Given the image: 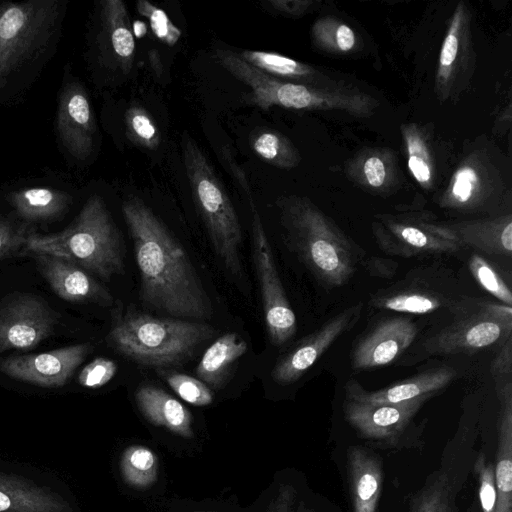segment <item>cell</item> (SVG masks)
Masks as SVG:
<instances>
[{"instance_id": "obj_39", "label": "cell", "mask_w": 512, "mask_h": 512, "mask_svg": "<svg viewBox=\"0 0 512 512\" xmlns=\"http://www.w3.org/2000/svg\"><path fill=\"white\" fill-rule=\"evenodd\" d=\"M162 378L184 401L195 406H207L214 400L213 391L198 378L176 372H163Z\"/></svg>"}, {"instance_id": "obj_26", "label": "cell", "mask_w": 512, "mask_h": 512, "mask_svg": "<svg viewBox=\"0 0 512 512\" xmlns=\"http://www.w3.org/2000/svg\"><path fill=\"white\" fill-rule=\"evenodd\" d=\"M135 401L142 415L153 425L185 438L193 437L190 411L163 389L141 385L135 392Z\"/></svg>"}, {"instance_id": "obj_6", "label": "cell", "mask_w": 512, "mask_h": 512, "mask_svg": "<svg viewBox=\"0 0 512 512\" xmlns=\"http://www.w3.org/2000/svg\"><path fill=\"white\" fill-rule=\"evenodd\" d=\"M214 58L227 72L250 87L247 103L268 110L279 106L294 110H339L353 114L359 104L356 91L348 86L316 87L281 81L244 61L238 53L214 50Z\"/></svg>"}, {"instance_id": "obj_9", "label": "cell", "mask_w": 512, "mask_h": 512, "mask_svg": "<svg viewBox=\"0 0 512 512\" xmlns=\"http://www.w3.org/2000/svg\"><path fill=\"white\" fill-rule=\"evenodd\" d=\"M59 16L56 0L0 5V88L12 73L45 48Z\"/></svg>"}, {"instance_id": "obj_36", "label": "cell", "mask_w": 512, "mask_h": 512, "mask_svg": "<svg viewBox=\"0 0 512 512\" xmlns=\"http://www.w3.org/2000/svg\"><path fill=\"white\" fill-rule=\"evenodd\" d=\"M120 470L128 485L137 489L149 488L157 480V456L146 446L131 445L121 455Z\"/></svg>"}, {"instance_id": "obj_46", "label": "cell", "mask_w": 512, "mask_h": 512, "mask_svg": "<svg viewBox=\"0 0 512 512\" xmlns=\"http://www.w3.org/2000/svg\"><path fill=\"white\" fill-rule=\"evenodd\" d=\"M361 265L374 277L392 279L399 268L397 261L380 256H371L364 259Z\"/></svg>"}, {"instance_id": "obj_7", "label": "cell", "mask_w": 512, "mask_h": 512, "mask_svg": "<svg viewBox=\"0 0 512 512\" xmlns=\"http://www.w3.org/2000/svg\"><path fill=\"white\" fill-rule=\"evenodd\" d=\"M449 315L450 321L427 335L410 358L474 353L512 336L511 306L469 295Z\"/></svg>"}, {"instance_id": "obj_44", "label": "cell", "mask_w": 512, "mask_h": 512, "mask_svg": "<svg viewBox=\"0 0 512 512\" xmlns=\"http://www.w3.org/2000/svg\"><path fill=\"white\" fill-rule=\"evenodd\" d=\"M495 388L512 382V336L499 346L490 366Z\"/></svg>"}, {"instance_id": "obj_45", "label": "cell", "mask_w": 512, "mask_h": 512, "mask_svg": "<svg viewBox=\"0 0 512 512\" xmlns=\"http://www.w3.org/2000/svg\"><path fill=\"white\" fill-rule=\"evenodd\" d=\"M317 2L312 0H269L267 5L270 9L288 16L302 17L313 10Z\"/></svg>"}, {"instance_id": "obj_30", "label": "cell", "mask_w": 512, "mask_h": 512, "mask_svg": "<svg viewBox=\"0 0 512 512\" xmlns=\"http://www.w3.org/2000/svg\"><path fill=\"white\" fill-rule=\"evenodd\" d=\"M8 199L16 213L22 219L30 222H47L58 219L68 211L72 201L67 193L46 187L14 191Z\"/></svg>"}, {"instance_id": "obj_43", "label": "cell", "mask_w": 512, "mask_h": 512, "mask_svg": "<svg viewBox=\"0 0 512 512\" xmlns=\"http://www.w3.org/2000/svg\"><path fill=\"white\" fill-rule=\"evenodd\" d=\"M28 234L25 226L0 216V259L23 247Z\"/></svg>"}, {"instance_id": "obj_20", "label": "cell", "mask_w": 512, "mask_h": 512, "mask_svg": "<svg viewBox=\"0 0 512 512\" xmlns=\"http://www.w3.org/2000/svg\"><path fill=\"white\" fill-rule=\"evenodd\" d=\"M56 122L58 135L67 151L78 160L89 157L96 125L86 91L78 82H71L62 89Z\"/></svg>"}, {"instance_id": "obj_12", "label": "cell", "mask_w": 512, "mask_h": 512, "mask_svg": "<svg viewBox=\"0 0 512 512\" xmlns=\"http://www.w3.org/2000/svg\"><path fill=\"white\" fill-rule=\"evenodd\" d=\"M252 210L251 252L258 279L267 335L274 346H283L296 333L295 313L279 277L272 249L254 201Z\"/></svg>"}, {"instance_id": "obj_32", "label": "cell", "mask_w": 512, "mask_h": 512, "mask_svg": "<svg viewBox=\"0 0 512 512\" xmlns=\"http://www.w3.org/2000/svg\"><path fill=\"white\" fill-rule=\"evenodd\" d=\"M400 129L411 175L423 189H432L435 183V161L426 131L416 123L402 124Z\"/></svg>"}, {"instance_id": "obj_8", "label": "cell", "mask_w": 512, "mask_h": 512, "mask_svg": "<svg viewBox=\"0 0 512 512\" xmlns=\"http://www.w3.org/2000/svg\"><path fill=\"white\" fill-rule=\"evenodd\" d=\"M502 162L488 146L473 148L437 197L438 206L466 215L495 216L509 212L505 209L510 205V188Z\"/></svg>"}, {"instance_id": "obj_13", "label": "cell", "mask_w": 512, "mask_h": 512, "mask_svg": "<svg viewBox=\"0 0 512 512\" xmlns=\"http://www.w3.org/2000/svg\"><path fill=\"white\" fill-rule=\"evenodd\" d=\"M471 13L460 1L450 18L439 53L434 90L440 101L456 100L474 71Z\"/></svg>"}, {"instance_id": "obj_33", "label": "cell", "mask_w": 512, "mask_h": 512, "mask_svg": "<svg viewBox=\"0 0 512 512\" xmlns=\"http://www.w3.org/2000/svg\"><path fill=\"white\" fill-rule=\"evenodd\" d=\"M253 152L264 162L281 169L296 167L301 156L284 134L272 128H256L249 135Z\"/></svg>"}, {"instance_id": "obj_48", "label": "cell", "mask_w": 512, "mask_h": 512, "mask_svg": "<svg viewBox=\"0 0 512 512\" xmlns=\"http://www.w3.org/2000/svg\"><path fill=\"white\" fill-rule=\"evenodd\" d=\"M149 61H150V64H151V67L153 68V70L158 75L161 74L163 67H162V63H161L160 55H159L158 51L151 50L149 52Z\"/></svg>"}, {"instance_id": "obj_14", "label": "cell", "mask_w": 512, "mask_h": 512, "mask_svg": "<svg viewBox=\"0 0 512 512\" xmlns=\"http://www.w3.org/2000/svg\"><path fill=\"white\" fill-rule=\"evenodd\" d=\"M432 397L426 395L399 403H372L345 395L343 414L360 438L395 445L407 432L413 417Z\"/></svg>"}, {"instance_id": "obj_37", "label": "cell", "mask_w": 512, "mask_h": 512, "mask_svg": "<svg viewBox=\"0 0 512 512\" xmlns=\"http://www.w3.org/2000/svg\"><path fill=\"white\" fill-rule=\"evenodd\" d=\"M126 136L131 143L146 150H156L161 142L157 124L139 104H131L125 112Z\"/></svg>"}, {"instance_id": "obj_18", "label": "cell", "mask_w": 512, "mask_h": 512, "mask_svg": "<svg viewBox=\"0 0 512 512\" xmlns=\"http://www.w3.org/2000/svg\"><path fill=\"white\" fill-rule=\"evenodd\" d=\"M418 333L417 323L408 317H387L376 322L354 345L351 367L367 370L393 362L410 347Z\"/></svg>"}, {"instance_id": "obj_42", "label": "cell", "mask_w": 512, "mask_h": 512, "mask_svg": "<svg viewBox=\"0 0 512 512\" xmlns=\"http://www.w3.org/2000/svg\"><path fill=\"white\" fill-rule=\"evenodd\" d=\"M116 373V362L108 358L98 357L80 371L77 382L86 388H100L110 382Z\"/></svg>"}, {"instance_id": "obj_21", "label": "cell", "mask_w": 512, "mask_h": 512, "mask_svg": "<svg viewBox=\"0 0 512 512\" xmlns=\"http://www.w3.org/2000/svg\"><path fill=\"white\" fill-rule=\"evenodd\" d=\"M456 376L457 371L453 367H433L376 391H367L357 380L349 379L345 384V395L372 403H399L421 396H434Z\"/></svg>"}, {"instance_id": "obj_17", "label": "cell", "mask_w": 512, "mask_h": 512, "mask_svg": "<svg viewBox=\"0 0 512 512\" xmlns=\"http://www.w3.org/2000/svg\"><path fill=\"white\" fill-rule=\"evenodd\" d=\"M92 351L89 343L49 352L12 356L0 362V371L18 381L41 387H61Z\"/></svg>"}, {"instance_id": "obj_34", "label": "cell", "mask_w": 512, "mask_h": 512, "mask_svg": "<svg viewBox=\"0 0 512 512\" xmlns=\"http://www.w3.org/2000/svg\"><path fill=\"white\" fill-rule=\"evenodd\" d=\"M409 512H457L456 488L448 473H432L414 496Z\"/></svg>"}, {"instance_id": "obj_15", "label": "cell", "mask_w": 512, "mask_h": 512, "mask_svg": "<svg viewBox=\"0 0 512 512\" xmlns=\"http://www.w3.org/2000/svg\"><path fill=\"white\" fill-rule=\"evenodd\" d=\"M362 309V302L349 306L302 338L275 363L271 371L274 382L289 385L298 381L341 335L356 325Z\"/></svg>"}, {"instance_id": "obj_24", "label": "cell", "mask_w": 512, "mask_h": 512, "mask_svg": "<svg viewBox=\"0 0 512 512\" xmlns=\"http://www.w3.org/2000/svg\"><path fill=\"white\" fill-rule=\"evenodd\" d=\"M0 512H73V509L57 492L0 472Z\"/></svg>"}, {"instance_id": "obj_19", "label": "cell", "mask_w": 512, "mask_h": 512, "mask_svg": "<svg viewBox=\"0 0 512 512\" xmlns=\"http://www.w3.org/2000/svg\"><path fill=\"white\" fill-rule=\"evenodd\" d=\"M38 271L61 299L72 303L113 305L109 290L77 264L51 254H32Z\"/></svg>"}, {"instance_id": "obj_4", "label": "cell", "mask_w": 512, "mask_h": 512, "mask_svg": "<svg viewBox=\"0 0 512 512\" xmlns=\"http://www.w3.org/2000/svg\"><path fill=\"white\" fill-rule=\"evenodd\" d=\"M216 334L206 322L115 307L106 341L114 351L140 365L165 368L183 365Z\"/></svg>"}, {"instance_id": "obj_38", "label": "cell", "mask_w": 512, "mask_h": 512, "mask_svg": "<svg viewBox=\"0 0 512 512\" xmlns=\"http://www.w3.org/2000/svg\"><path fill=\"white\" fill-rule=\"evenodd\" d=\"M469 270L478 284L500 303L511 306L512 292L495 267L481 255L474 253L468 260Z\"/></svg>"}, {"instance_id": "obj_11", "label": "cell", "mask_w": 512, "mask_h": 512, "mask_svg": "<svg viewBox=\"0 0 512 512\" xmlns=\"http://www.w3.org/2000/svg\"><path fill=\"white\" fill-rule=\"evenodd\" d=\"M467 296L452 271L444 267H417L374 292L370 305L374 309L429 315L440 310L450 313Z\"/></svg>"}, {"instance_id": "obj_3", "label": "cell", "mask_w": 512, "mask_h": 512, "mask_svg": "<svg viewBox=\"0 0 512 512\" xmlns=\"http://www.w3.org/2000/svg\"><path fill=\"white\" fill-rule=\"evenodd\" d=\"M21 255L51 254L67 259L92 276L110 281L126 269V247L103 198L92 195L74 221L52 234L29 232Z\"/></svg>"}, {"instance_id": "obj_2", "label": "cell", "mask_w": 512, "mask_h": 512, "mask_svg": "<svg viewBox=\"0 0 512 512\" xmlns=\"http://www.w3.org/2000/svg\"><path fill=\"white\" fill-rule=\"evenodd\" d=\"M286 246L326 290L345 285L365 258L361 246L309 198L283 196L276 202Z\"/></svg>"}, {"instance_id": "obj_10", "label": "cell", "mask_w": 512, "mask_h": 512, "mask_svg": "<svg viewBox=\"0 0 512 512\" xmlns=\"http://www.w3.org/2000/svg\"><path fill=\"white\" fill-rule=\"evenodd\" d=\"M371 231L377 246L390 256L455 254L464 248L445 223L436 221L426 211L377 214Z\"/></svg>"}, {"instance_id": "obj_16", "label": "cell", "mask_w": 512, "mask_h": 512, "mask_svg": "<svg viewBox=\"0 0 512 512\" xmlns=\"http://www.w3.org/2000/svg\"><path fill=\"white\" fill-rule=\"evenodd\" d=\"M55 322L42 299L30 294L10 298L0 307V353L36 346L53 333Z\"/></svg>"}, {"instance_id": "obj_41", "label": "cell", "mask_w": 512, "mask_h": 512, "mask_svg": "<svg viewBox=\"0 0 512 512\" xmlns=\"http://www.w3.org/2000/svg\"><path fill=\"white\" fill-rule=\"evenodd\" d=\"M474 471L479 482V498L483 512H494L496 483L494 464L480 453L475 461Z\"/></svg>"}, {"instance_id": "obj_40", "label": "cell", "mask_w": 512, "mask_h": 512, "mask_svg": "<svg viewBox=\"0 0 512 512\" xmlns=\"http://www.w3.org/2000/svg\"><path fill=\"white\" fill-rule=\"evenodd\" d=\"M137 12L144 16L155 37L167 46H174L181 37V30L169 19L159 7L146 0H138Z\"/></svg>"}, {"instance_id": "obj_28", "label": "cell", "mask_w": 512, "mask_h": 512, "mask_svg": "<svg viewBox=\"0 0 512 512\" xmlns=\"http://www.w3.org/2000/svg\"><path fill=\"white\" fill-rule=\"evenodd\" d=\"M346 170L355 183L380 195L391 192L398 179L395 155L387 148L361 150L349 161Z\"/></svg>"}, {"instance_id": "obj_25", "label": "cell", "mask_w": 512, "mask_h": 512, "mask_svg": "<svg viewBox=\"0 0 512 512\" xmlns=\"http://www.w3.org/2000/svg\"><path fill=\"white\" fill-rule=\"evenodd\" d=\"M500 403L494 512H512V382L495 388Z\"/></svg>"}, {"instance_id": "obj_5", "label": "cell", "mask_w": 512, "mask_h": 512, "mask_svg": "<svg viewBox=\"0 0 512 512\" xmlns=\"http://www.w3.org/2000/svg\"><path fill=\"white\" fill-rule=\"evenodd\" d=\"M183 161L196 210L213 249L224 267L239 276L242 230L230 197L205 154L190 137L183 142Z\"/></svg>"}, {"instance_id": "obj_22", "label": "cell", "mask_w": 512, "mask_h": 512, "mask_svg": "<svg viewBox=\"0 0 512 512\" xmlns=\"http://www.w3.org/2000/svg\"><path fill=\"white\" fill-rule=\"evenodd\" d=\"M347 472L353 512H376L384 476L379 455L364 446H350Z\"/></svg>"}, {"instance_id": "obj_31", "label": "cell", "mask_w": 512, "mask_h": 512, "mask_svg": "<svg viewBox=\"0 0 512 512\" xmlns=\"http://www.w3.org/2000/svg\"><path fill=\"white\" fill-rule=\"evenodd\" d=\"M101 19L116 64L128 74L135 59V39L126 5L121 0L102 2Z\"/></svg>"}, {"instance_id": "obj_27", "label": "cell", "mask_w": 512, "mask_h": 512, "mask_svg": "<svg viewBox=\"0 0 512 512\" xmlns=\"http://www.w3.org/2000/svg\"><path fill=\"white\" fill-rule=\"evenodd\" d=\"M238 54L250 65L281 81L316 87H334L344 84L312 65L278 53L243 50Z\"/></svg>"}, {"instance_id": "obj_47", "label": "cell", "mask_w": 512, "mask_h": 512, "mask_svg": "<svg viewBox=\"0 0 512 512\" xmlns=\"http://www.w3.org/2000/svg\"><path fill=\"white\" fill-rule=\"evenodd\" d=\"M222 158H223V161L227 164L229 171L231 172L233 177L237 180L240 187L245 192V194L248 198V201L249 202L253 201L252 191H251L250 185L246 179V176H245L243 170L241 169V167L238 166L237 163L234 161V159L230 155L227 148L222 149Z\"/></svg>"}, {"instance_id": "obj_23", "label": "cell", "mask_w": 512, "mask_h": 512, "mask_svg": "<svg viewBox=\"0 0 512 512\" xmlns=\"http://www.w3.org/2000/svg\"><path fill=\"white\" fill-rule=\"evenodd\" d=\"M464 247L489 255L512 254V214L506 212L495 216L445 223Z\"/></svg>"}, {"instance_id": "obj_49", "label": "cell", "mask_w": 512, "mask_h": 512, "mask_svg": "<svg viewBox=\"0 0 512 512\" xmlns=\"http://www.w3.org/2000/svg\"><path fill=\"white\" fill-rule=\"evenodd\" d=\"M206 512H215V511H206Z\"/></svg>"}, {"instance_id": "obj_29", "label": "cell", "mask_w": 512, "mask_h": 512, "mask_svg": "<svg viewBox=\"0 0 512 512\" xmlns=\"http://www.w3.org/2000/svg\"><path fill=\"white\" fill-rule=\"evenodd\" d=\"M248 345L237 333L217 338L205 351L195 373L210 389H222L235 363L247 352Z\"/></svg>"}, {"instance_id": "obj_35", "label": "cell", "mask_w": 512, "mask_h": 512, "mask_svg": "<svg viewBox=\"0 0 512 512\" xmlns=\"http://www.w3.org/2000/svg\"><path fill=\"white\" fill-rule=\"evenodd\" d=\"M311 39L315 47L334 55L348 54L359 46L356 32L333 16H324L314 22Z\"/></svg>"}, {"instance_id": "obj_1", "label": "cell", "mask_w": 512, "mask_h": 512, "mask_svg": "<svg viewBox=\"0 0 512 512\" xmlns=\"http://www.w3.org/2000/svg\"><path fill=\"white\" fill-rule=\"evenodd\" d=\"M121 211L133 242L142 305L170 318H212V301L197 270L162 219L135 196L122 202Z\"/></svg>"}]
</instances>
